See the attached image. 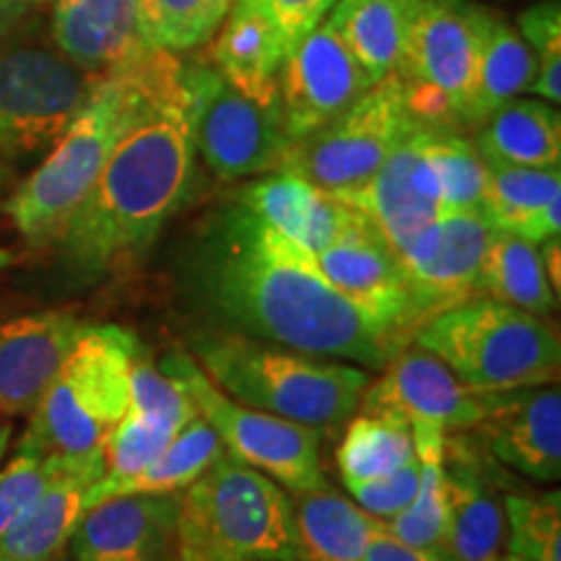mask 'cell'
Masks as SVG:
<instances>
[{"label":"cell","instance_id":"cell-4","mask_svg":"<svg viewBox=\"0 0 561 561\" xmlns=\"http://www.w3.org/2000/svg\"><path fill=\"white\" fill-rule=\"evenodd\" d=\"M187 354L234 401L318 430L354 416L371 382L356 364L201 325L187 333Z\"/></svg>","mask_w":561,"mask_h":561},{"label":"cell","instance_id":"cell-21","mask_svg":"<svg viewBox=\"0 0 561 561\" xmlns=\"http://www.w3.org/2000/svg\"><path fill=\"white\" fill-rule=\"evenodd\" d=\"M234 201L310 255L346 240L367 221L359 208L289 170L252 178Z\"/></svg>","mask_w":561,"mask_h":561},{"label":"cell","instance_id":"cell-25","mask_svg":"<svg viewBox=\"0 0 561 561\" xmlns=\"http://www.w3.org/2000/svg\"><path fill=\"white\" fill-rule=\"evenodd\" d=\"M104 476V453L70 460L19 520L0 533V561H60L87 512V491Z\"/></svg>","mask_w":561,"mask_h":561},{"label":"cell","instance_id":"cell-16","mask_svg":"<svg viewBox=\"0 0 561 561\" xmlns=\"http://www.w3.org/2000/svg\"><path fill=\"white\" fill-rule=\"evenodd\" d=\"M180 494H123L83 512L70 561H174Z\"/></svg>","mask_w":561,"mask_h":561},{"label":"cell","instance_id":"cell-3","mask_svg":"<svg viewBox=\"0 0 561 561\" xmlns=\"http://www.w3.org/2000/svg\"><path fill=\"white\" fill-rule=\"evenodd\" d=\"M180 66L178 55L153 50L102 76L45 161L5 201V214L26 242L42 248L58 240L70 214L100 178L117 140Z\"/></svg>","mask_w":561,"mask_h":561},{"label":"cell","instance_id":"cell-7","mask_svg":"<svg viewBox=\"0 0 561 561\" xmlns=\"http://www.w3.org/2000/svg\"><path fill=\"white\" fill-rule=\"evenodd\" d=\"M138 339L121 325H89L30 413L24 434L60 458L100 455L130 403Z\"/></svg>","mask_w":561,"mask_h":561},{"label":"cell","instance_id":"cell-1","mask_svg":"<svg viewBox=\"0 0 561 561\" xmlns=\"http://www.w3.org/2000/svg\"><path fill=\"white\" fill-rule=\"evenodd\" d=\"M174 278L201 328L380 371L411 346L396 328L335 291L310 252L237 201L198 224Z\"/></svg>","mask_w":561,"mask_h":561},{"label":"cell","instance_id":"cell-35","mask_svg":"<svg viewBox=\"0 0 561 561\" xmlns=\"http://www.w3.org/2000/svg\"><path fill=\"white\" fill-rule=\"evenodd\" d=\"M421 144L439 185L445 214L476 210L481 214L486 193V161L458 130L421 128Z\"/></svg>","mask_w":561,"mask_h":561},{"label":"cell","instance_id":"cell-50","mask_svg":"<svg viewBox=\"0 0 561 561\" xmlns=\"http://www.w3.org/2000/svg\"><path fill=\"white\" fill-rule=\"evenodd\" d=\"M174 561H201V559H187V557H178Z\"/></svg>","mask_w":561,"mask_h":561},{"label":"cell","instance_id":"cell-11","mask_svg":"<svg viewBox=\"0 0 561 561\" xmlns=\"http://www.w3.org/2000/svg\"><path fill=\"white\" fill-rule=\"evenodd\" d=\"M416 128L419 123L405 104L403 79L388 76L331 123L291 140L284 170L346 201L367 185L390 151Z\"/></svg>","mask_w":561,"mask_h":561},{"label":"cell","instance_id":"cell-36","mask_svg":"<svg viewBox=\"0 0 561 561\" xmlns=\"http://www.w3.org/2000/svg\"><path fill=\"white\" fill-rule=\"evenodd\" d=\"M229 5L231 0H136L146 42L172 55L208 45Z\"/></svg>","mask_w":561,"mask_h":561},{"label":"cell","instance_id":"cell-46","mask_svg":"<svg viewBox=\"0 0 561 561\" xmlns=\"http://www.w3.org/2000/svg\"><path fill=\"white\" fill-rule=\"evenodd\" d=\"M11 437H13V424L9 421V416H5V413H0V462H3L5 455H9Z\"/></svg>","mask_w":561,"mask_h":561},{"label":"cell","instance_id":"cell-33","mask_svg":"<svg viewBox=\"0 0 561 561\" xmlns=\"http://www.w3.org/2000/svg\"><path fill=\"white\" fill-rule=\"evenodd\" d=\"M533 79H536V55L528 42L520 37L517 26L494 16L476 73L471 128H479L496 107L528 91Z\"/></svg>","mask_w":561,"mask_h":561},{"label":"cell","instance_id":"cell-20","mask_svg":"<svg viewBox=\"0 0 561 561\" xmlns=\"http://www.w3.org/2000/svg\"><path fill=\"white\" fill-rule=\"evenodd\" d=\"M314 268L335 291L411 343L413 318L396 252L369 219L346 240L314 252Z\"/></svg>","mask_w":561,"mask_h":561},{"label":"cell","instance_id":"cell-49","mask_svg":"<svg viewBox=\"0 0 561 561\" xmlns=\"http://www.w3.org/2000/svg\"><path fill=\"white\" fill-rule=\"evenodd\" d=\"M496 561H528V559H520V557H512V553H502Z\"/></svg>","mask_w":561,"mask_h":561},{"label":"cell","instance_id":"cell-5","mask_svg":"<svg viewBox=\"0 0 561 561\" xmlns=\"http://www.w3.org/2000/svg\"><path fill=\"white\" fill-rule=\"evenodd\" d=\"M178 557L299 561L291 494L224 450L180 496Z\"/></svg>","mask_w":561,"mask_h":561},{"label":"cell","instance_id":"cell-47","mask_svg":"<svg viewBox=\"0 0 561 561\" xmlns=\"http://www.w3.org/2000/svg\"><path fill=\"white\" fill-rule=\"evenodd\" d=\"M9 180H11V161L3 153V149H0V195H3L5 187H9Z\"/></svg>","mask_w":561,"mask_h":561},{"label":"cell","instance_id":"cell-30","mask_svg":"<svg viewBox=\"0 0 561 561\" xmlns=\"http://www.w3.org/2000/svg\"><path fill=\"white\" fill-rule=\"evenodd\" d=\"M413 458L411 421L392 409H356L335 450V466L346 489L382 479Z\"/></svg>","mask_w":561,"mask_h":561},{"label":"cell","instance_id":"cell-10","mask_svg":"<svg viewBox=\"0 0 561 561\" xmlns=\"http://www.w3.org/2000/svg\"><path fill=\"white\" fill-rule=\"evenodd\" d=\"M187 392L195 413L214 426L224 450L278 481L289 494L325 486L320 466L322 430L237 403L210 382L185 348H170L157 362Z\"/></svg>","mask_w":561,"mask_h":561},{"label":"cell","instance_id":"cell-22","mask_svg":"<svg viewBox=\"0 0 561 561\" xmlns=\"http://www.w3.org/2000/svg\"><path fill=\"white\" fill-rule=\"evenodd\" d=\"M445 557L450 561H496L504 549V510L473 442H445Z\"/></svg>","mask_w":561,"mask_h":561},{"label":"cell","instance_id":"cell-6","mask_svg":"<svg viewBox=\"0 0 561 561\" xmlns=\"http://www.w3.org/2000/svg\"><path fill=\"white\" fill-rule=\"evenodd\" d=\"M413 346L445 362L479 390L559 385L561 343L551 322L479 297L434 314L411 335Z\"/></svg>","mask_w":561,"mask_h":561},{"label":"cell","instance_id":"cell-42","mask_svg":"<svg viewBox=\"0 0 561 561\" xmlns=\"http://www.w3.org/2000/svg\"><path fill=\"white\" fill-rule=\"evenodd\" d=\"M289 53L328 16L335 0H265Z\"/></svg>","mask_w":561,"mask_h":561},{"label":"cell","instance_id":"cell-15","mask_svg":"<svg viewBox=\"0 0 561 561\" xmlns=\"http://www.w3.org/2000/svg\"><path fill=\"white\" fill-rule=\"evenodd\" d=\"M489 396L491 390L466 385L430 351L405 346L385 364L380 380L367 385L359 409H392L453 434L481 424Z\"/></svg>","mask_w":561,"mask_h":561},{"label":"cell","instance_id":"cell-14","mask_svg":"<svg viewBox=\"0 0 561 561\" xmlns=\"http://www.w3.org/2000/svg\"><path fill=\"white\" fill-rule=\"evenodd\" d=\"M375 87L325 19L286 55L278 76V107L289 140L310 136Z\"/></svg>","mask_w":561,"mask_h":561},{"label":"cell","instance_id":"cell-48","mask_svg":"<svg viewBox=\"0 0 561 561\" xmlns=\"http://www.w3.org/2000/svg\"><path fill=\"white\" fill-rule=\"evenodd\" d=\"M11 261H13V257H11V252L0 248V271H3V268H9Z\"/></svg>","mask_w":561,"mask_h":561},{"label":"cell","instance_id":"cell-39","mask_svg":"<svg viewBox=\"0 0 561 561\" xmlns=\"http://www.w3.org/2000/svg\"><path fill=\"white\" fill-rule=\"evenodd\" d=\"M517 32L536 55V79L530 89L543 102H561V5L543 0L517 16Z\"/></svg>","mask_w":561,"mask_h":561},{"label":"cell","instance_id":"cell-8","mask_svg":"<svg viewBox=\"0 0 561 561\" xmlns=\"http://www.w3.org/2000/svg\"><path fill=\"white\" fill-rule=\"evenodd\" d=\"M494 16L473 0H419L398 73L419 128H471L476 73Z\"/></svg>","mask_w":561,"mask_h":561},{"label":"cell","instance_id":"cell-28","mask_svg":"<svg viewBox=\"0 0 561 561\" xmlns=\"http://www.w3.org/2000/svg\"><path fill=\"white\" fill-rule=\"evenodd\" d=\"M299 561H362L382 520L339 491L318 486L291 494Z\"/></svg>","mask_w":561,"mask_h":561},{"label":"cell","instance_id":"cell-9","mask_svg":"<svg viewBox=\"0 0 561 561\" xmlns=\"http://www.w3.org/2000/svg\"><path fill=\"white\" fill-rule=\"evenodd\" d=\"M100 79L24 24L0 37V149L11 164L50 151Z\"/></svg>","mask_w":561,"mask_h":561},{"label":"cell","instance_id":"cell-23","mask_svg":"<svg viewBox=\"0 0 561 561\" xmlns=\"http://www.w3.org/2000/svg\"><path fill=\"white\" fill-rule=\"evenodd\" d=\"M50 34L66 58L94 76L153 53L140 32L136 0H53Z\"/></svg>","mask_w":561,"mask_h":561},{"label":"cell","instance_id":"cell-43","mask_svg":"<svg viewBox=\"0 0 561 561\" xmlns=\"http://www.w3.org/2000/svg\"><path fill=\"white\" fill-rule=\"evenodd\" d=\"M362 561H450L442 551L419 549V546L398 541L388 530L380 528L371 536Z\"/></svg>","mask_w":561,"mask_h":561},{"label":"cell","instance_id":"cell-19","mask_svg":"<svg viewBox=\"0 0 561 561\" xmlns=\"http://www.w3.org/2000/svg\"><path fill=\"white\" fill-rule=\"evenodd\" d=\"M346 203L359 208L375 224L396 255L421 229L437 221L445 208L437 178L421 144V128L405 136L367 185L348 195Z\"/></svg>","mask_w":561,"mask_h":561},{"label":"cell","instance_id":"cell-38","mask_svg":"<svg viewBox=\"0 0 561 561\" xmlns=\"http://www.w3.org/2000/svg\"><path fill=\"white\" fill-rule=\"evenodd\" d=\"M70 460L79 458H60L26 434L21 437L11 460L0 468V533L39 500L42 491L58 479Z\"/></svg>","mask_w":561,"mask_h":561},{"label":"cell","instance_id":"cell-31","mask_svg":"<svg viewBox=\"0 0 561 561\" xmlns=\"http://www.w3.org/2000/svg\"><path fill=\"white\" fill-rule=\"evenodd\" d=\"M479 286L483 297L538 314V318L557 310L559 297L546 278L541 248L507 231L491 234L481 261Z\"/></svg>","mask_w":561,"mask_h":561},{"label":"cell","instance_id":"cell-32","mask_svg":"<svg viewBox=\"0 0 561 561\" xmlns=\"http://www.w3.org/2000/svg\"><path fill=\"white\" fill-rule=\"evenodd\" d=\"M413 447L419 458V489L413 502L390 520H382V528L398 541L434 549L445 553L447 533V502H445V442L447 432L439 426L411 421Z\"/></svg>","mask_w":561,"mask_h":561},{"label":"cell","instance_id":"cell-18","mask_svg":"<svg viewBox=\"0 0 561 561\" xmlns=\"http://www.w3.org/2000/svg\"><path fill=\"white\" fill-rule=\"evenodd\" d=\"M87 328L66 307L0 322V413L30 416Z\"/></svg>","mask_w":561,"mask_h":561},{"label":"cell","instance_id":"cell-2","mask_svg":"<svg viewBox=\"0 0 561 561\" xmlns=\"http://www.w3.org/2000/svg\"><path fill=\"white\" fill-rule=\"evenodd\" d=\"M195 178L193 112L182 66L117 140L53 244L70 278L133 268L178 214Z\"/></svg>","mask_w":561,"mask_h":561},{"label":"cell","instance_id":"cell-24","mask_svg":"<svg viewBox=\"0 0 561 561\" xmlns=\"http://www.w3.org/2000/svg\"><path fill=\"white\" fill-rule=\"evenodd\" d=\"M210 66L261 104H278V76L289 47L265 0H231L214 34Z\"/></svg>","mask_w":561,"mask_h":561},{"label":"cell","instance_id":"cell-12","mask_svg":"<svg viewBox=\"0 0 561 561\" xmlns=\"http://www.w3.org/2000/svg\"><path fill=\"white\" fill-rule=\"evenodd\" d=\"M191 96L195 153L224 182L284 170L291 140L278 104H261L234 89L210 62H182Z\"/></svg>","mask_w":561,"mask_h":561},{"label":"cell","instance_id":"cell-45","mask_svg":"<svg viewBox=\"0 0 561 561\" xmlns=\"http://www.w3.org/2000/svg\"><path fill=\"white\" fill-rule=\"evenodd\" d=\"M541 248V261H543V268H546V278H549L553 294L559 297V284H561V268H559V261H561V248H559V237H551V240H546L538 244Z\"/></svg>","mask_w":561,"mask_h":561},{"label":"cell","instance_id":"cell-40","mask_svg":"<svg viewBox=\"0 0 561 561\" xmlns=\"http://www.w3.org/2000/svg\"><path fill=\"white\" fill-rule=\"evenodd\" d=\"M130 411L164 419L174 426H185L195 416V405L178 380L151 362L149 351L138 346L130 364Z\"/></svg>","mask_w":561,"mask_h":561},{"label":"cell","instance_id":"cell-27","mask_svg":"<svg viewBox=\"0 0 561 561\" xmlns=\"http://www.w3.org/2000/svg\"><path fill=\"white\" fill-rule=\"evenodd\" d=\"M419 0H335L325 21L371 81L401 73Z\"/></svg>","mask_w":561,"mask_h":561},{"label":"cell","instance_id":"cell-41","mask_svg":"<svg viewBox=\"0 0 561 561\" xmlns=\"http://www.w3.org/2000/svg\"><path fill=\"white\" fill-rule=\"evenodd\" d=\"M419 489V458L398 468L382 479L364 481L348 486L351 496L359 502L364 512H369L377 520H390L398 512H403L413 502Z\"/></svg>","mask_w":561,"mask_h":561},{"label":"cell","instance_id":"cell-44","mask_svg":"<svg viewBox=\"0 0 561 561\" xmlns=\"http://www.w3.org/2000/svg\"><path fill=\"white\" fill-rule=\"evenodd\" d=\"M42 0H0V37L19 30L37 11Z\"/></svg>","mask_w":561,"mask_h":561},{"label":"cell","instance_id":"cell-34","mask_svg":"<svg viewBox=\"0 0 561 561\" xmlns=\"http://www.w3.org/2000/svg\"><path fill=\"white\" fill-rule=\"evenodd\" d=\"M224 453V442L206 419L195 416L174 434L164 453L151 466L110 489V496L123 494H180L214 466Z\"/></svg>","mask_w":561,"mask_h":561},{"label":"cell","instance_id":"cell-26","mask_svg":"<svg viewBox=\"0 0 561 561\" xmlns=\"http://www.w3.org/2000/svg\"><path fill=\"white\" fill-rule=\"evenodd\" d=\"M481 214L494 231H507L528 242L541 244L559 237L561 170L486 161V193Z\"/></svg>","mask_w":561,"mask_h":561},{"label":"cell","instance_id":"cell-29","mask_svg":"<svg viewBox=\"0 0 561 561\" xmlns=\"http://www.w3.org/2000/svg\"><path fill=\"white\" fill-rule=\"evenodd\" d=\"M476 149L486 161L515 167H559L561 117L541 100L504 102L479 125Z\"/></svg>","mask_w":561,"mask_h":561},{"label":"cell","instance_id":"cell-17","mask_svg":"<svg viewBox=\"0 0 561 561\" xmlns=\"http://www.w3.org/2000/svg\"><path fill=\"white\" fill-rule=\"evenodd\" d=\"M489 453L533 481L561 476V392L559 385L491 390L486 413L476 426Z\"/></svg>","mask_w":561,"mask_h":561},{"label":"cell","instance_id":"cell-37","mask_svg":"<svg viewBox=\"0 0 561 561\" xmlns=\"http://www.w3.org/2000/svg\"><path fill=\"white\" fill-rule=\"evenodd\" d=\"M504 549L528 561H561V494L515 491L502 500Z\"/></svg>","mask_w":561,"mask_h":561},{"label":"cell","instance_id":"cell-13","mask_svg":"<svg viewBox=\"0 0 561 561\" xmlns=\"http://www.w3.org/2000/svg\"><path fill=\"white\" fill-rule=\"evenodd\" d=\"M491 234L494 229L483 214L458 210L442 214L398 252L413 331L434 314L483 297L479 271Z\"/></svg>","mask_w":561,"mask_h":561}]
</instances>
